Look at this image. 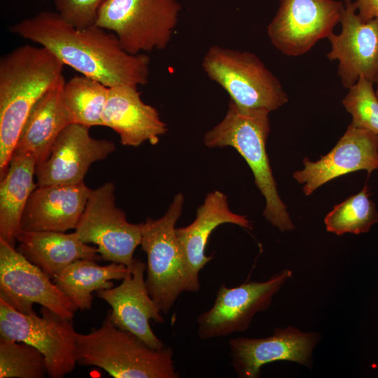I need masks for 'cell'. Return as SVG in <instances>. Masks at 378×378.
<instances>
[{"label": "cell", "mask_w": 378, "mask_h": 378, "mask_svg": "<svg viewBox=\"0 0 378 378\" xmlns=\"http://www.w3.org/2000/svg\"><path fill=\"white\" fill-rule=\"evenodd\" d=\"M378 83V77H377V83Z\"/></svg>", "instance_id": "1f68e13d"}, {"label": "cell", "mask_w": 378, "mask_h": 378, "mask_svg": "<svg viewBox=\"0 0 378 378\" xmlns=\"http://www.w3.org/2000/svg\"><path fill=\"white\" fill-rule=\"evenodd\" d=\"M138 86L122 85L109 88L102 122L120 136L123 146L136 147L145 141L155 145L167 131L157 109L141 98Z\"/></svg>", "instance_id": "ac0fdd59"}, {"label": "cell", "mask_w": 378, "mask_h": 378, "mask_svg": "<svg viewBox=\"0 0 378 378\" xmlns=\"http://www.w3.org/2000/svg\"><path fill=\"white\" fill-rule=\"evenodd\" d=\"M128 272L124 264L111 262L101 266L96 260L80 259L74 261L52 280L72 301L78 309L92 307V293L113 287L112 280H122Z\"/></svg>", "instance_id": "cb8c5ba5"}, {"label": "cell", "mask_w": 378, "mask_h": 378, "mask_svg": "<svg viewBox=\"0 0 378 378\" xmlns=\"http://www.w3.org/2000/svg\"><path fill=\"white\" fill-rule=\"evenodd\" d=\"M343 2L341 32L328 37L331 50L327 57L330 61H338L337 75L344 88L349 89L360 78L377 83L378 19L363 21L354 1Z\"/></svg>", "instance_id": "4fadbf2b"}, {"label": "cell", "mask_w": 378, "mask_h": 378, "mask_svg": "<svg viewBox=\"0 0 378 378\" xmlns=\"http://www.w3.org/2000/svg\"><path fill=\"white\" fill-rule=\"evenodd\" d=\"M184 197L176 194L158 219L141 223L142 250L147 256L146 284L162 313L167 314L183 292H198L199 273L190 265L175 225L181 215Z\"/></svg>", "instance_id": "277c9868"}, {"label": "cell", "mask_w": 378, "mask_h": 378, "mask_svg": "<svg viewBox=\"0 0 378 378\" xmlns=\"http://www.w3.org/2000/svg\"><path fill=\"white\" fill-rule=\"evenodd\" d=\"M316 332H304L293 326L276 328L270 337L232 338L229 341L231 365L240 378L260 377L261 367L276 360H290L310 368Z\"/></svg>", "instance_id": "2e32d148"}, {"label": "cell", "mask_w": 378, "mask_h": 378, "mask_svg": "<svg viewBox=\"0 0 378 378\" xmlns=\"http://www.w3.org/2000/svg\"><path fill=\"white\" fill-rule=\"evenodd\" d=\"M10 31L46 48L64 65L108 88L148 82L150 57L128 53L113 32L96 24L78 29L57 12L41 11L13 24Z\"/></svg>", "instance_id": "6da1fadb"}, {"label": "cell", "mask_w": 378, "mask_h": 378, "mask_svg": "<svg viewBox=\"0 0 378 378\" xmlns=\"http://www.w3.org/2000/svg\"><path fill=\"white\" fill-rule=\"evenodd\" d=\"M108 92V87L83 75L65 81L62 99L71 123L88 127L103 126Z\"/></svg>", "instance_id": "d4e9b609"}, {"label": "cell", "mask_w": 378, "mask_h": 378, "mask_svg": "<svg viewBox=\"0 0 378 378\" xmlns=\"http://www.w3.org/2000/svg\"><path fill=\"white\" fill-rule=\"evenodd\" d=\"M46 360L36 348L0 337V378H43Z\"/></svg>", "instance_id": "4316f807"}, {"label": "cell", "mask_w": 378, "mask_h": 378, "mask_svg": "<svg viewBox=\"0 0 378 378\" xmlns=\"http://www.w3.org/2000/svg\"><path fill=\"white\" fill-rule=\"evenodd\" d=\"M146 270L145 262L134 259L119 286L98 290L96 295L111 306L110 318L116 327L134 334L153 349H162L164 344L153 332L150 321L162 323L164 319L148 293Z\"/></svg>", "instance_id": "9a60e30c"}, {"label": "cell", "mask_w": 378, "mask_h": 378, "mask_svg": "<svg viewBox=\"0 0 378 378\" xmlns=\"http://www.w3.org/2000/svg\"><path fill=\"white\" fill-rule=\"evenodd\" d=\"M181 10L178 0H106L96 25L113 32L130 54L162 50L171 41Z\"/></svg>", "instance_id": "8992f818"}, {"label": "cell", "mask_w": 378, "mask_h": 378, "mask_svg": "<svg viewBox=\"0 0 378 378\" xmlns=\"http://www.w3.org/2000/svg\"><path fill=\"white\" fill-rule=\"evenodd\" d=\"M91 191L84 181L38 186L26 204L21 230L65 232L76 229Z\"/></svg>", "instance_id": "d6986e66"}, {"label": "cell", "mask_w": 378, "mask_h": 378, "mask_svg": "<svg viewBox=\"0 0 378 378\" xmlns=\"http://www.w3.org/2000/svg\"><path fill=\"white\" fill-rule=\"evenodd\" d=\"M0 299L24 314L33 304L72 320L78 308L42 270L0 238Z\"/></svg>", "instance_id": "8fae6325"}, {"label": "cell", "mask_w": 378, "mask_h": 378, "mask_svg": "<svg viewBox=\"0 0 378 378\" xmlns=\"http://www.w3.org/2000/svg\"><path fill=\"white\" fill-rule=\"evenodd\" d=\"M75 230L81 241L97 246L104 260L132 265L134 250L141 245V223L128 222L116 206L112 182L92 190Z\"/></svg>", "instance_id": "9c48e42d"}, {"label": "cell", "mask_w": 378, "mask_h": 378, "mask_svg": "<svg viewBox=\"0 0 378 378\" xmlns=\"http://www.w3.org/2000/svg\"><path fill=\"white\" fill-rule=\"evenodd\" d=\"M372 82L360 78L349 88L342 102L352 117L351 125L378 136V97Z\"/></svg>", "instance_id": "83f0119b"}, {"label": "cell", "mask_w": 378, "mask_h": 378, "mask_svg": "<svg viewBox=\"0 0 378 378\" xmlns=\"http://www.w3.org/2000/svg\"><path fill=\"white\" fill-rule=\"evenodd\" d=\"M202 67L239 107L271 112L288 101L279 80L252 52L212 46L202 59Z\"/></svg>", "instance_id": "52a82bcc"}, {"label": "cell", "mask_w": 378, "mask_h": 378, "mask_svg": "<svg viewBox=\"0 0 378 378\" xmlns=\"http://www.w3.org/2000/svg\"><path fill=\"white\" fill-rule=\"evenodd\" d=\"M36 160L29 153L13 154L0 182V238L15 247L20 222L31 192Z\"/></svg>", "instance_id": "603a6c76"}, {"label": "cell", "mask_w": 378, "mask_h": 378, "mask_svg": "<svg viewBox=\"0 0 378 378\" xmlns=\"http://www.w3.org/2000/svg\"><path fill=\"white\" fill-rule=\"evenodd\" d=\"M375 92H376L377 96L378 97V83H377V88L375 90Z\"/></svg>", "instance_id": "4dcf8cb0"}, {"label": "cell", "mask_w": 378, "mask_h": 378, "mask_svg": "<svg viewBox=\"0 0 378 378\" xmlns=\"http://www.w3.org/2000/svg\"><path fill=\"white\" fill-rule=\"evenodd\" d=\"M89 130L71 123L59 133L47 159L36 165L38 186L80 183L91 164L115 151L113 142L92 137Z\"/></svg>", "instance_id": "5bb4252c"}, {"label": "cell", "mask_w": 378, "mask_h": 378, "mask_svg": "<svg viewBox=\"0 0 378 378\" xmlns=\"http://www.w3.org/2000/svg\"><path fill=\"white\" fill-rule=\"evenodd\" d=\"M50 50L19 46L0 59V177L8 169L22 127L39 99L64 76Z\"/></svg>", "instance_id": "7a4b0ae2"}, {"label": "cell", "mask_w": 378, "mask_h": 378, "mask_svg": "<svg viewBox=\"0 0 378 378\" xmlns=\"http://www.w3.org/2000/svg\"><path fill=\"white\" fill-rule=\"evenodd\" d=\"M345 1L347 0H343ZM354 3L358 16L363 21L378 19V0H355Z\"/></svg>", "instance_id": "f546056e"}, {"label": "cell", "mask_w": 378, "mask_h": 378, "mask_svg": "<svg viewBox=\"0 0 378 378\" xmlns=\"http://www.w3.org/2000/svg\"><path fill=\"white\" fill-rule=\"evenodd\" d=\"M78 363L99 367L115 378H178L171 346L150 347L116 327L109 311L98 328L77 334Z\"/></svg>", "instance_id": "5b68a950"}, {"label": "cell", "mask_w": 378, "mask_h": 378, "mask_svg": "<svg viewBox=\"0 0 378 378\" xmlns=\"http://www.w3.org/2000/svg\"><path fill=\"white\" fill-rule=\"evenodd\" d=\"M17 242V250L51 279L77 260L102 259L97 247L81 241L76 232L21 230Z\"/></svg>", "instance_id": "ffe728a7"}, {"label": "cell", "mask_w": 378, "mask_h": 378, "mask_svg": "<svg viewBox=\"0 0 378 378\" xmlns=\"http://www.w3.org/2000/svg\"><path fill=\"white\" fill-rule=\"evenodd\" d=\"M291 276L284 270L264 282L249 281L234 288L221 284L212 307L197 318V335L206 340L245 331L253 316L270 307L273 296Z\"/></svg>", "instance_id": "7c38bea8"}, {"label": "cell", "mask_w": 378, "mask_h": 378, "mask_svg": "<svg viewBox=\"0 0 378 378\" xmlns=\"http://www.w3.org/2000/svg\"><path fill=\"white\" fill-rule=\"evenodd\" d=\"M324 222L327 231L337 235L369 231L372 225L378 223V211L370 199L367 185L358 193L335 205Z\"/></svg>", "instance_id": "484cf974"}, {"label": "cell", "mask_w": 378, "mask_h": 378, "mask_svg": "<svg viewBox=\"0 0 378 378\" xmlns=\"http://www.w3.org/2000/svg\"><path fill=\"white\" fill-rule=\"evenodd\" d=\"M304 169L296 171L293 178L303 184L309 196L318 187L346 174L366 170L370 174L378 169V136L351 124L335 146L316 162L305 158Z\"/></svg>", "instance_id": "e0dca14e"}, {"label": "cell", "mask_w": 378, "mask_h": 378, "mask_svg": "<svg viewBox=\"0 0 378 378\" xmlns=\"http://www.w3.org/2000/svg\"><path fill=\"white\" fill-rule=\"evenodd\" d=\"M42 316L24 314L0 299V337L24 342L45 356L48 376L62 378L78 363L77 334L71 321L42 307Z\"/></svg>", "instance_id": "ba28073f"}, {"label": "cell", "mask_w": 378, "mask_h": 378, "mask_svg": "<svg viewBox=\"0 0 378 378\" xmlns=\"http://www.w3.org/2000/svg\"><path fill=\"white\" fill-rule=\"evenodd\" d=\"M344 8V3L336 0H280L267 26L268 37L286 56L304 55L333 33Z\"/></svg>", "instance_id": "30bf717a"}, {"label": "cell", "mask_w": 378, "mask_h": 378, "mask_svg": "<svg viewBox=\"0 0 378 378\" xmlns=\"http://www.w3.org/2000/svg\"><path fill=\"white\" fill-rule=\"evenodd\" d=\"M270 113L264 108H241L230 100L225 117L205 133L204 143L209 148L232 146L244 158L265 198V218L284 232L293 230L294 225L277 192L266 153Z\"/></svg>", "instance_id": "3957f363"}, {"label": "cell", "mask_w": 378, "mask_h": 378, "mask_svg": "<svg viewBox=\"0 0 378 378\" xmlns=\"http://www.w3.org/2000/svg\"><path fill=\"white\" fill-rule=\"evenodd\" d=\"M57 12L78 29L96 24L98 10L106 0H53Z\"/></svg>", "instance_id": "f1b7e54d"}, {"label": "cell", "mask_w": 378, "mask_h": 378, "mask_svg": "<svg viewBox=\"0 0 378 378\" xmlns=\"http://www.w3.org/2000/svg\"><path fill=\"white\" fill-rule=\"evenodd\" d=\"M232 223L251 229V223L246 216L233 213L228 206L226 195L215 190L209 193L202 204L197 209L195 220L189 225L176 229L191 267L200 271L212 259L205 254L209 236L218 225Z\"/></svg>", "instance_id": "7402d4cb"}, {"label": "cell", "mask_w": 378, "mask_h": 378, "mask_svg": "<svg viewBox=\"0 0 378 378\" xmlns=\"http://www.w3.org/2000/svg\"><path fill=\"white\" fill-rule=\"evenodd\" d=\"M64 83L63 76L34 105L13 154H31L35 158L36 164L47 159L56 138L71 124L62 99Z\"/></svg>", "instance_id": "44dd1931"}]
</instances>
